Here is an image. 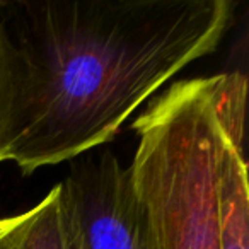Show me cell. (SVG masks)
Masks as SVG:
<instances>
[{"label": "cell", "mask_w": 249, "mask_h": 249, "mask_svg": "<svg viewBox=\"0 0 249 249\" xmlns=\"http://www.w3.org/2000/svg\"><path fill=\"white\" fill-rule=\"evenodd\" d=\"M19 14L14 137L5 160L24 174L73 160L118 130L186 65L213 53L231 0H46ZM11 38V36H9Z\"/></svg>", "instance_id": "cell-1"}, {"label": "cell", "mask_w": 249, "mask_h": 249, "mask_svg": "<svg viewBox=\"0 0 249 249\" xmlns=\"http://www.w3.org/2000/svg\"><path fill=\"white\" fill-rule=\"evenodd\" d=\"M0 249H79L63 183L29 210L0 218Z\"/></svg>", "instance_id": "cell-4"}, {"label": "cell", "mask_w": 249, "mask_h": 249, "mask_svg": "<svg viewBox=\"0 0 249 249\" xmlns=\"http://www.w3.org/2000/svg\"><path fill=\"white\" fill-rule=\"evenodd\" d=\"M132 128L139 143L128 169L147 249H220V73L174 82Z\"/></svg>", "instance_id": "cell-2"}, {"label": "cell", "mask_w": 249, "mask_h": 249, "mask_svg": "<svg viewBox=\"0 0 249 249\" xmlns=\"http://www.w3.org/2000/svg\"><path fill=\"white\" fill-rule=\"evenodd\" d=\"M79 157L63 181L79 249H147L130 169L109 150Z\"/></svg>", "instance_id": "cell-3"}, {"label": "cell", "mask_w": 249, "mask_h": 249, "mask_svg": "<svg viewBox=\"0 0 249 249\" xmlns=\"http://www.w3.org/2000/svg\"><path fill=\"white\" fill-rule=\"evenodd\" d=\"M16 104H18V63L9 31L0 14V162L14 137Z\"/></svg>", "instance_id": "cell-5"}]
</instances>
